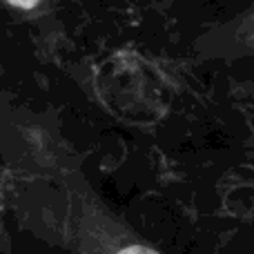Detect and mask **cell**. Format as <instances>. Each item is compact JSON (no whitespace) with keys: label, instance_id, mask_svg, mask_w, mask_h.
Segmentation results:
<instances>
[{"label":"cell","instance_id":"cell-1","mask_svg":"<svg viewBox=\"0 0 254 254\" xmlns=\"http://www.w3.org/2000/svg\"><path fill=\"white\" fill-rule=\"evenodd\" d=\"M2 196L22 230L67 254H163L107 205L54 121L18 105L2 110Z\"/></svg>","mask_w":254,"mask_h":254},{"label":"cell","instance_id":"cell-2","mask_svg":"<svg viewBox=\"0 0 254 254\" xmlns=\"http://www.w3.org/2000/svg\"><path fill=\"white\" fill-rule=\"evenodd\" d=\"M9 7H13L16 11L22 13H36L40 7H43V0H7Z\"/></svg>","mask_w":254,"mask_h":254}]
</instances>
